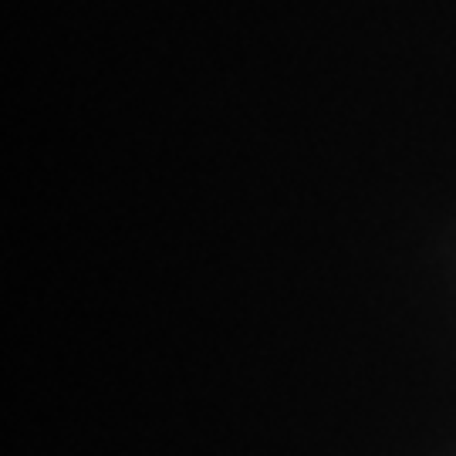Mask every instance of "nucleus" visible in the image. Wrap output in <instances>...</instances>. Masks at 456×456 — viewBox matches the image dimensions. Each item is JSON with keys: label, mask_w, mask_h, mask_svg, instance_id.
I'll list each match as a JSON object with an SVG mask.
<instances>
[]
</instances>
